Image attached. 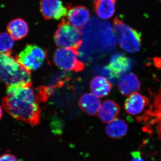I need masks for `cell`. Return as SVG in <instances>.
<instances>
[{
    "instance_id": "9c48e42d",
    "label": "cell",
    "mask_w": 161,
    "mask_h": 161,
    "mask_svg": "<svg viewBox=\"0 0 161 161\" xmlns=\"http://www.w3.org/2000/svg\"><path fill=\"white\" fill-rule=\"evenodd\" d=\"M68 22L77 28H82L90 17V12L85 6H76L68 8Z\"/></svg>"
},
{
    "instance_id": "44dd1931",
    "label": "cell",
    "mask_w": 161,
    "mask_h": 161,
    "mask_svg": "<svg viewBox=\"0 0 161 161\" xmlns=\"http://www.w3.org/2000/svg\"><path fill=\"white\" fill-rule=\"evenodd\" d=\"M0 161H18V160L13 154L5 153L0 156Z\"/></svg>"
},
{
    "instance_id": "5b68a950",
    "label": "cell",
    "mask_w": 161,
    "mask_h": 161,
    "mask_svg": "<svg viewBox=\"0 0 161 161\" xmlns=\"http://www.w3.org/2000/svg\"><path fill=\"white\" fill-rule=\"evenodd\" d=\"M78 50L67 48H59L55 51L53 55L55 64L64 70L75 72L82 71L85 64L78 59Z\"/></svg>"
},
{
    "instance_id": "4fadbf2b",
    "label": "cell",
    "mask_w": 161,
    "mask_h": 161,
    "mask_svg": "<svg viewBox=\"0 0 161 161\" xmlns=\"http://www.w3.org/2000/svg\"><path fill=\"white\" fill-rule=\"evenodd\" d=\"M112 84L108 79L103 76H96L90 83V89L93 95L98 97H106L112 91Z\"/></svg>"
},
{
    "instance_id": "6da1fadb",
    "label": "cell",
    "mask_w": 161,
    "mask_h": 161,
    "mask_svg": "<svg viewBox=\"0 0 161 161\" xmlns=\"http://www.w3.org/2000/svg\"><path fill=\"white\" fill-rule=\"evenodd\" d=\"M40 102L36 89L20 84L7 86L6 95L2 101L4 109L12 117L31 126L40 125Z\"/></svg>"
},
{
    "instance_id": "d6986e66",
    "label": "cell",
    "mask_w": 161,
    "mask_h": 161,
    "mask_svg": "<svg viewBox=\"0 0 161 161\" xmlns=\"http://www.w3.org/2000/svg\"><path fill=\"white\" fill-rule=\"evenodd\" d=\"M14 40L9 33L2 32L0 33V53H11L14 45Z\"/></svg>"
},
{
    "instance_id": "7a4b0ae2",
    "label": "cell",
    "mask_w": 161,
    "mask_h": 161,
    "mask_svg": "<svg viewBox=\"0 0 161 161\" xmlns=\"http://www.w3.org/2000/svg\"><path fill=\"white\" fill-rule=\"evenodd\" d=\"M0 81L6 86L32 85L30 71L23 66L11 53H0Z\"/></svg>"
},
{
    "instance_id": "52a82bcc",
    "label": "cell",
    "mask_w": 161,
    "mask_h": 161,
    "mask_svg": "<svg viewBox=\"0 0 161 161\" xmlns=\"http://www.w3.org/2000/svg\"><path fill=\"white\" fill-rule=\"evenodd\" d=\"M40 10L46 20H59L66 16L68 8L60 0H41Z\"/></svg>"
},
{
    "instance_id": "5bb4252c",
    "label": "cell",
    "mask_w": 161,
    "mask_h": 161,
    "mask_svg": "<svg viewBox=\"0 0 161 161\" xmlns=\"http://www.w3.org/2000/svg\"><path fill=\"white\" fill-rule=\"evenodd\" d=\"M8 33L14 40H22L29 32V27L26 21L20 18L11 20L7 26Z\"/></svg>"
},
{
    "instance_id": "30bf717a",
    "label": "cell",
    "mask_w": 161,
    "mask_h": 161,
    "mask_svg": "<svg viewBox=\"0 0 161 161\" xmlns=\"http://www.w3.org/2000/svg\"><path fill=\"white\" fill-rule=\"evenodd\" d=\"M141 87V82L136 75L129 73L123 75L118 81L119 91L124 96H129L138 92Z\"/></svg>"
},
{
    "instance_id": "9a60e30c",
    "label": "cell",
    "mask_w": 161,
    "mask_h": 161,
    "mask_svg": "<svg viewBox=\"0 0 161 161\" xmlns=\"http://www.w3.org/2000/svg\"><path fill=\"white\" fill-rule=\"evenodd\" d=\"M101 105V101L95 95L90 93L84 94L80 97L79 106L86 114L94 115L98 112Z\"/></svg>"
},
{
    "instance_id": "ba28073f",
    "label": "cell",
    "mask_w": 161,
    "mask_h": 161,
    "mask_svg": "<svg viewBox=\"0 0 161 161\" xmlns=\"http://www.w3.org/2000/svg\"><path fill=\"white\" fill-rule=\"evenodd\" d=\"M149 103L147 97L136 92L130 95L125 102V110L129 115H137L142 112Z\"/></svg>"
},
{
    "instance_id": "8fae6325",
    "label": "cell",
    "mask_w": 161,
    "mask_h": 161,
    "mask_svg": "<svg viewBox=\"0 0 161 161\" xmlns=\"http://www.w3.org/2000/svg\"><path fill=\"white\" fill-rule=\"evenodd\" d=\"M108 66L116 75L120 76L131 70L132 61L124 54L116 53L112 55Z\"/></svg>"
},
{
    "instance_id": "ac0fdd59",
    "label": "cell",
    "mask_w": 161,
    "mask_h": 161,
    "mask_svg": "<svg viewBox=\"0 0 161 161\" xmlns=\"http://www.w3.org/2000/svg\"><path fill=\"white\" fill-rule=\"evenodd\" d=\"M71 75L68 72L60 71L54 75L50 80L48 86L56 91L64 86L65 83L70 80Z\"/></svg>"
},
{
    "instance_id": "2e32d148",
    "label": "cell",
    "mask_w": 161,
    "mask_h": 161,
    "mask_svg": "<svg viewBox=\"0 0 161 161\" xmlns=\"http://www.w3.org/2000/svg\"><path fill=\"white\" fill-rule=\"evenodd\" d=\"M116 0H96L94 3V9L98 16L107 19L113 16L115 12Z\"/></svg>"
},
{
    "instance_id": "8992f818",
    "label": "cell",
    "mask_w": 161,
    "mask_h": 161,
    "mask_svg": "<svg viewBox=\"0 0 161 161\" xmlns=\"http://www.w3.org/2000/svg\"><path fill=\"white\" fill-rule=\"evenodd\" d=\"M47 57V52L35 44H27L16 59L26 69L31 71L40 68Z\"/></svg>"
},
{
    "instance_id": "e0dca14e",
    "label": "cell",
    "mask_w": 161,
    "mask_h": 161,
    "mask_svg": "<svg viewBox=\"0 0 161 161\" xmlns=\"http://www.w3.org/2000/svg\"><path fill=\"white\" fill-rule=\"evenodd\" d=\"M128 125L125 120L116 119L108 124L105 128V132L110 138L113 139L121 138L128 132Z\"/></svg>"
},
{
    "instance_id": "603a6c76",
    "label": "cell",
    "mask_w": 161,
    "mask_h": 161,
    "mask_svg": "<svg viewBox=\"0 0 161 161\" xmlns=\"http://www.w3.org/2000/svg\"><path fill=\"white\" fill-rule=\"evenodd\" d=\"M3 109H2V107L0 105V120H1V119L2 118V116H3Z\"/></svg>"
},
{
    "instance_id": "ffe728a7",
    "label": "cell",
    "mask_w": 161,
    "mask_h": 161,
    "mask_svg": "<svg viewBox=\"0 0 161 161\" xmlns=\"http://www.w3.org/2000/svg\"><path fill=\"white\" fill-rule=\"evenodd\" d=\"M97 72L101 75L105 76V78L113 81H115L119 77V76L114 73L108 66H103L99 68Z\"/></svg>"
},
{
    "instance_id": "7402d4cb",
    "label": "cell",
    "mask_w": 161,
    "mask_h": 161,
    "mask_svg": "<svg viewBox=\"0 0 161 161\" xmlns=\"http://www.w3.org/2000/svg\"><path fill=\"white\" fill-rule=\"evenodd\" d=\"M132 158L130 161H146L141 154L139 151H133L131 153Z\"/></svg>"
},
{
    "instance_id": "7c38bea8",
    "label": "cell",
    "mask_w": 161,
    "mask_h": 161,
    "mask_svg": "<svg viewBox=\"0 0 161 161\" xmlns=\"http://www.w3.org/2000/svg\"><path fill=\"white\" fill-rule=\"evenodd\" d=\"M120 112V107L112 100L104 101L98 111V117L104 123H109L117 119Z\"/></svg>"
},
{
    "instance_id": "cb8c5ba5",
    "label": "cell",
    "mask_w": 161,
    "mask_h": 161,
    "mask_svg": "<svg viewBox=\"0 0 161 161\" xmlns=\"http://www.w3.org/2000/svg\"><path fill=\"white\" fill-rule=\"evenodd\" d=\"M160 1H161V0H160Z\"/></svg>"
},
{
    "instance_id": "277c9868",
    "label": "cell",
    "mask_w": 161,
    "mask_h": 161,
    "mask_svg": "<svg viewBox=\"0 0 161 161\" xmlns=\"http://www.w3.org/2000/svg\"><path fill=\"white\" fill-rule=\"evenodd\" d=\"M114 30L119 46L125 51L135 53L139 51L142 44L140 33L117 18L114 20Z\"/></svg>"
},
{
    "instance_id": "3957f363",
    "label": "cell",
    "mask_w": 161,
    "mask_h": 161,
    "mask_svg": "<svg viewBox=\"0 0 161 161\" xmlns=\"http://www.w3.org/2000/svg\"><path fill=\"white\" fill-rule=\"evenodd\" d=\"M57 46L78 50L83 43L82 32L65 19L61 20L54 36Z\"/></svg>"
}]
</instances>
